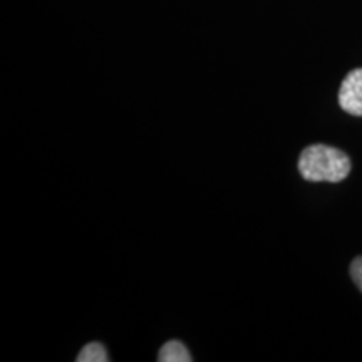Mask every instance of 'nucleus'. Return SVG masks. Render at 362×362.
Returning a JSON list of instances; mask_svg holds the SVG:
<instances>
[{"label":"nucleus","mask_w":362,"mask_h":362,"mask_svg":"<svg viewBox=\"0 0 362 362\" xmlns=\"http://www.w3.org/2000/svg\"><path fill=\"white\" fill-rule=\"evenodd\" d=\"M78 362H106L107 354L106 349L99 342H90L88 346L83 347L79 356L76 357Z\"/></svg>","instance_id":"obj_4"},{"label":"nucleus","mask_w":362,"mask_h":362,"mask_svg":"<svg viewBox=\"0 0 362 362\" xmlns=\"http://www.w3.org/2000/svg\"><path fill=\"white\" fill-rule=\"evenodd\" d=\"M298 173L307 181L337 183L351 173V160L341 149L327 144H312L300 153Z\"/></svg>","instance_id":"obj_1"},{"label":"nucleus","mask_w":362,"mask_h":362,"mask_svg":"<svg viewBox=\"0 0 362 362\" xmlns=\"http://www.w3.org/2000/svg\"><path fill=\"white\" fill-rule=\"evenodd\" d=\"M351 277L357 285V288L362 292V257H357L351 264Z\"/></svg>","instance_id":"obj_5"},{"label":"nucleus","mask_w":362,"mask_h":362,"mask_svg":"<svg viewBox=\"0 0 362 362\" xmlns=\"http://www.w3.org/2000/svg\"><path fill=\"white\" fill-rule=\"evenodd\" d=\"M339 106L352 116H362V69L351 71L342 81Z\"/></svg>","instance_id":"obj_2"},{"label":"nucleus","mask_w":362,"mask_h":362,"mask_svg":"<svg viewBox=\"0 0 362 362\" xmlns=\"http://www.w3.org/2000/svg\"><path fill=\"white\" fill-rule=\"evenodd\" d=\"M158 361L160 362H189L193 361L192 354H189L187 347L178 341H170L160 349L158 354Z\"/></svg>","instance_id":"obj_3"}]
</instances>
